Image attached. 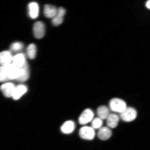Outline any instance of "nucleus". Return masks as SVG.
<instances>
[{"instance_id": "nucleus-9", "label": "nucleus", "mask_w": 150, "mask_h": 150, "mask_svg": "<svg viewBox=\"0 0 150 150\" xmlns=\"http://www.w3.org/2000/svg\"><path fill=\"white\" fill-rule=\"evenodd\" d=\"M58 9L53 5L49 4L45 5L44 7V14L46 18H52L57 13Z\"/></svg>"}, {"instance_id": "nucleus-5", "label": "nucleus", "mask_w": 150, "mask_h": 150, "mask_svg": "<svg viewBox=\"0 0 150 150\" xmlns=\"http://www.w3.org/2000/svg\"><path fill=\"white\" fill-rule=\"evenodd\" d=\"M45 26L42 22H37L34 24L33 34L36 38L40 39L42 38L45 34Z\"/></svg>"}, {"instance_id": "nucleus-18", "label": "nucleus", "mask_w": 150, "mask_h": 150, "mask_svg": "<svg viewBox=\"0 0 150 150\" xmlns=\"http://www.w3.org/2000/svg\"><path fill=\"white\" fill-rule=\"evenodd\" d=\"M27 55L31 59H34L37 53L36 47L35 44H31L28 46L27 49Z\"/></svg>"}, {"instance_id": "nucleus-12", "label": "nucleus", "mask_w": 150, "mask_h": 150, "mask_svg": "<svg viewBox=\"0 0 150 150\" xmlns=\"http://www.w3.org/2000/svg\"><path fill=\"white\" fill-rule=\"evenodd\" d=\"M112 131L108 127H103L99 129L98 133V138L102 140H106L111 137Z\"/></svg>"}, {"instance_id": "nucleus-16", "label": "nucleus", "mask_w": 150, "mask_h": 150, "mask_svg": "<svg viewBox=\"0 0 150 150\" xmlns=\"http://www.w3.org/2000/svg\"><path fill=\"white\" fill-rule=\"evenodd\" d=\"M12 62V63L19 68L23 67L27 63L25 55L21 53L18 54L14 56Z\"/></svg>"}, {"instance_id": "nucleus-14", "label": "nucleus", "mask_w": 150, "mask_h": 150, "mask_svg": "<svg viewBox=\"0 0 150 150\" xmlns=\"http://www.w3.org/2000/svg\"><path fill=\"white\" fill-rule=\"evenodd\" d=\"M21 74L17 80L19 82H24L27 81L29 76V67L27 63H26L23 67H20Z\"/></svg>"}, {"instance_id": "nucleus-13", "label": "nucleus", "mask_w": 150, "mask_h": 150, "mask_svg": "<svg viewBox=\"0 0 150 150\" xmlns=\"http://www.w3.org/2000/svg\"><path fill=\"white\" fill-rule=\"evenodd\" d=\"M106 119L108 127L114 128L117 126L119 121V117L117 114H110Z\"/></svg>"}, {"instance_id": "nucleus-11", "label": "nucleus", "mask_w": 150, "mask_h": 150, "mask_svg": "<svg viewBox=\"0 0 150 150\" xmlns=\"http://www.w3.org/2000/svg\"><path fill=\"white\" fill-rule=\"evenodd\" d=\"M29 16L31 18H37L39 16V7L37 3L33 2L28 5Z\"/></svg>"}, {"instance_id": "nucleus-7", "label": "nucleus", "mask_w": 150, "mask_h": 150, "mask_svg": "<svg viewBox=\"0 0 150 150\" xmlns=\"http://www.w3.org/2000/svg\"><path fill=\"white\" fill-rule=\"evenodd\" d=\"M13 57L9 51L0 52V66H5L10 64L12 62Z\"/></svg>"}, {"instance_id": "nucleus-15", "label": "nucleus", "mask_w": 150, "mask_h": 150, "mask_svg": "<svg viewBox=\"0 0 150 150\" xmlns=\"http://www.w3.org/2000/svg\"><path fill=\"white\" fill-rule=\"evenodd\" d=\"M75 128V124L72 121H67L61 127L62 132L65 134H69L74 131Z\"/></svg>"}, {"instance_id": "nucleus-1", "label": "nucleus", "mask_w": 150, "mask_h": 150, "mask_svg": "<svg viewBox=\"0 0 150 150\" xmlns=\"http://www.w3.org/2000/svg\"><path fill=\"white\" fill-rule=\"evenodd\" d=\"M110 108L112 111L121 113L127 108L126 103L122 99L114 98L110 100Z\"/></svg>"}, {"instance_id": "nucleus-19", "label": "nucleus", "mask_w": 150, "mask_h": 150, "mask_svg": "<svg viewBox=\"0 0 150 150\" xmlns=\"http://www.w3.org/2000/svg\"><path fill=\"white\" fill-rule=\"evenodd\" d=\"M6 68L5 66H0V82L8 81Z\"/></svg>"}, {"instance_id": "nucleus-2", "label": "nucleus", "mask_w": 150, "mask_h": 150, "mask_svg": "<svg viewBox=\"0 0 150 150\" xmlns=\"http://www.w3.org/2000/svg\"><path fill=\"white\" fill-rule=\"evenodd\" d=\"M137 115L136 110L131 107H127L123 112L120 113V117L123 121L129 122L136 119Z\"/></svg>"}, {"instance_id": "nucleus-20", "label": "nucleus", "mask_w": 150, "mask_h": 150, "mask_svg": "<svg viewBox=\"0 0 150 150\" xmlns=\"http://www.w3.org/2000/svg\"><path fill=\"white\" fill-rule=\"evenodd\" d=\"M103 124V120L99 117L95 118L92 121L91 127L94 129H100Z\"/></svg>"}, {"instance_id": "nucleus-10", "label": "nucleus", "mask_w": 150, "mask_h": 150, "mask_svg": "<svg viewBox=\"0 0 150 150\" xmlns=\"http://www.w3.org/2000/svg\"><path fill=\"white\" fill-rule=\"evenodd\" d=\"M27 91V88L23 84H20L16 86L12 97L14 100H18Z\"/></svg>"}, {"instance_id": "nucleus-8", "label": "nucleus", "mask_w": 150, "mask_h": 150, "mask_svg": "<svg viewBox=\"0 0 150 150\" xmlns=\"http://www.w3.org/2000/svg\"><path fill=\"white\" fill-rule=\"evenodd\" d=\"M66 11L63 7H60L58 8L57 12L55 16L52 18V23L55 26H58L61 24L63 22L64 16Z\"/></svg>"}, {"instance_id": "nucleus-3", "label": "nucleus", "mask_w": 150, "mask_h": 150, "mask_svg": "<svg viewBox=\"0 0 150 150\" xmlns=\"http://www.w3.org/2000/svg\"><path fill=\"white\" fill-rule=\"evenodd\" d=\"M79 134L83 139L91 140L94 138L95 132L94 129L91 127L84 126L80 129Z\"/></svg>"}, {"instance_id": "nucleus-22", "label": "nucleus", "mask_w": 150, "mask_h": 150, "mask_svg": "<svg viewBox=\"0 0 150 150\" xmlns=\"http://www.w3.org/2000/svg\"><path fill=\"white\" fill-rule=\"evenodd\" d=\"M146 6L147 8L150 9V0L147 2L146 3Z\"/></svg>"}, {"instance_id": "nucleus-17", "label": "nucleus", "mask_w": 150, "mask_h": 150, "mask_svg": "<svg viewBox=\"0 0 150 150\" xmlns=\"http://www.w3.org/2000/svg\"><path fill=\"white\" fill-rule=\"evenodd\" d=\"M97 114L98 117L102 120L107 119L110 114L109 109L107 107L102 106L97 109Z\"/></svg>"}, {"instance_id": "nucleus-4", "label": "nucleus", "mask_w": 150, "mask_h": 150, "mask_svg": "<svg viewBox=\"0 0 150 150\" xmlns=\"http://www.w3.org/2000/svg\"><path fill=\"white\" fill-rule=\"evenodd\" d=\"M94 113L90 109H86L81 114L79 118V122L80 125H85L93 120Z\"/></svg>"}, {"instance_id": "nucleus-21", "label": "nucleus", "mask_w": 150, "mask_h": 150, "mask_svg": "<svg viewBox=\"0 0 150 150\" xmlns=\"http://www.w3.org/2000/svg\"><path fill=\"white\" fill-rule=\"evenodd\" d=\"M24 45L23 43L20 42H16L13 43L11 45L10 48L11 51L13 52L20 51L23 48Z\"/></svg>"}, {"instance_id": "nucleus-6", "label": "nucleus", "mask_w": 150, "mask_h": 150, "mask_svg": "<svg viewBox=\"0 0 150 150\" xmlns=\"http://www.w3.org/2000/svg\"><path fill=\"white\" fill-rule=\"evenodd\" d=\"M16 86L11 82H6L4 83L0 87V90L4 95L6 97H12Z\"/></svg>"}]
</instances>
